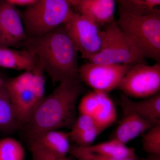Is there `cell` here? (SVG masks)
Returning <instances> with one entry per match:
<instances>
[{
	"label": "cell",
	"mask_w": 160,
	"mask_h": 160,
	"mask_svg": "<svg viewBox=\"0 0 160 160\" xmlns=\"http://www.w3.org/2000/svg\"><path fill=\"white\" fill-rule=\"evenodd\" d=\"M1 1H2V0H0V2H1Z\"/></svg>",
	"instance_id": "1f68e13d"
},
{
	"label": "cell",
	"mask_w": 160,
	"mask_h": 160,
	"mask_svg": "<svg viewBox=\"0 0 160 160\" xmlns=\"http://www.w3.org/2000/svg\"><path fill=\"white\" fill-rule=\"evenodd\" d=\"M101 93L92 91L85 95L78 106L79 114L89 115L93 117L99 105Z\"/></svg>",
	"instance_id": "44dd1931"
},
{
	"label": "cell",
	"mask_w": 160,
	"mask_h": 160,
	"mask_svg": "<svg viewBox=\"0 0 160 160\" xmlns=\"http://www.w3.org/2000/svg\"><path fill=\"white\" fill-rule=\"evenodd\" d=\"M69 133L60 130L45 132L29 140L30 150L47 152L61 157H66L71 146Z\"/></svg>",
	"instance_id": "8fae6325"
},
{
	"label": "cell",
	"mask_w": 160,
	"mask_h": 160,
	"mask_svg": "<svg viewBox=\"0 0 160 160\" xmlns=\"http://www.w3.org/2000/svg\"><path fill=\"white\" fill-rule=\"evenodd\" d=\"M102 44L97 53L88 59L101 64H130L144 63L145 58L137 47L120 28L116 21L106 25L101 31Z\"/></svg>",
	"instance_id": "8992f818"
},
{
	"label": "cell",
	"mask_w": 160,
	"mask_h": 160,
	"mask_svg": "<svg viewBox=\"0 0 160 160\" xmlns=\"http://www.w3.org/2000/svg\"><path fill=\"white\" fill-rule=\"evenodd\" d=\"M18 128L16 115L5 84L0 86V132L8 134Z\"/></svg>",
	"instance_id": "e0dca14e"
},
{
	"label": "cell",
	"mask_w": 160,
	"mask_h": 160,
	"mask_svg": "<svg viewBox=\"0 0 160 160\" xmlns=\"http://www.w3.org/2000/svg\"><path fill=\"white\" fill-rule=\"evenodd\" d=\"M84 88L79 78L64 80L44 97L23 127L28 141L45 132L70 128L77 118V105Z\"/></svg>",
	"instance_id": "6da1fadb"
},
{
	"label": "cell",
	"mask_w": 160,
	"mask_h": 160,
	"mask_svg": "<svg viewBox=\"0 0 160 160\" xmlns=\"http://www.w3.org/2000/svg\"><path fill=\"white\" fill-rule=\"evenodd\" d=\"M127 97L145 98L159 92L160 64L150 66L144 63L133 65L117 87Z\"/></svg>",
	"instance_id": "52a82bcc"
},
{
	"label": "cell",
	"mask_w": 160,
	"mask_h": 160,
	"mask_svg": "<svg viewBox=\"0 0 160 160\" xmlns=\"http://www.w3.org/2000/svg\"><path fill=\"white\" fill-rule=\"evenodd\" d=\"M73 7L69 0H36L21 12L27 37L42 36L65 25Z\"/></svg>",
	"instance_id": "5b68a950"
},
{
	"label": "cell",
	"mask_w": 160,
	"mask_h": 160,
	"mask_svg": "<svg viewBox=\"0 0 160 160\" xmlns=\"http://www.w3.org/2000/svg\"><path fill=\"white\" fill-rule=\"evenodd\" d=\"M6 81L3 79L0 76V86H4L6 84Z\"/></svg>",
	"instance_id": "f1b7e54d"
},
{
	"label": "cell",
	"mask_w": 160,
	"mask_h": 160,
	"mask_svg": "<svg viewBox=\"0 0 160 160\" xmlns=\"http://www.w3.org/2000/svg\"><path fill=\"white\" fill-rule=\"evenodd\" d=\"M32 160H70L66 157H61L47 152L39 150H31Z\"/></svg>",
	"instance_id": "484cf974"
},
{
	"label": "cell",
	"mask_w": 160,
	"mask_h": 160,
	"mask_svg": "<svg viewBox=\"0 0 160 160\" xmlns=\"http://www.w3.org/2000/svg\"><path fill=\"white\" fill-rule=\"evenodd\" d=\"M69 1L71 3L73 7H74V6L76 5L77 3H78V2L79 0H69Z\"/></svg>",
	"instance_id": "f546056e"
},
{
	"label": "cell",
	"mask_w": 160,
	"mask_h": 160,
	"mask_svg": "<svg viewBox=\"0 0 160 160\" xmlns=\"http://www.w3.org/2000/svg\"><path fill=\"white\" fill-rule=\"evenodd\" d=\"M120 6L152 10L160 5V0H128L119 2Z\"/></svg>",
	"instance_id": "d4e9b609"
},
{
	"label": "cell",
	"mask_w": 160,
	"mask_h": 160,
	"mask_svg": "<svg viewBox=\"0 0 160 160\" xmlns=\"http://www.w3.org/2000/svg\"><path fill=\"white\" fill-rule=\"evenodd\" d=\"M69 153L78 160H143L138 157L128 159H118L89 152L79 146H71Z\"/></svg>",
	"instance_id": "603a6c76"
},
{
	"label": "cell",
	"mask_w": 160,
	"mask_h": 160,
	"mask_svg": "<svg viewBox=\"0 0 160 160\" xmlns=\"http://www.w3.org/2000/svg\"><path fill=\"white\" fill-rule=\"evenodd\" d=\"M25 149L15 139L6 138L0 140V160H24Z\"/></svg>",
	"instance_id": "d6986e66"
},
{
	"label": "cell",
	"mask_w": 160,
	"mask_h": 160,
	"mask_svg": "<svg viewBox=\"0 0 160 160\" xmlns=\"http://www.w3.org/2000/svg\"><path fill=\"white\" fill-rule=\"evenodd\" d=\"M116 5L115 0H79L74 7L77 12L100 26L114 21Z\"/></svg>",
	"instance_id": "7c38bea8"
},
{
	"label": "cell",
	"mask_w": 160,
	"mask_h": 160,
	"mask_svg": "<svg viewBox=\"0 0 160 160\" xmlns=\"http://www.w3.org/2000/svg\"><path fill=\"white\" fill-rule=\"evenodd\" d=\"M118 25L143 56L160 63V11L120 6Z\"/></svg>",
	"instance_id": "3957f363"
},
{
	"label": "cell",
	"mask_w": 160,
	"mask_h": 160,
	"mask_svg": "<svg viewBox=\"0 0 160 160\" xmlns=\"http://www.w3.org/2000/svg\"><path fill=\"white\" fill-rule=\"evenodd\" d=\"M93 118L96 124L104 130L116 120V109L108 94L101 93L99 105Z\"/></svg>",
	"instance_id": "ac0fdd59"
},
{
	"label": "cell",
	"mask_w": 160,
	"mask_h": 160,
	"mask_svg": "<svg viewBox=\"0 0 160 160\" xmlns=\"http://www.w3.org/2000/svg\"><path fill=\"white\" fill-rule=\"evenodd\" d=\"M21 12L6 0L0 2V47L20 46L27 39Z\"/></svg>",
	"instance_id": "30bf717a"
},
{
	"label": "cell",
	"mask_w": 160,
	"mask_h": 160,
	"mask_svg": "<svg viewBox=\"0 0 160 160\" xmlns=\"http://www.w3.org/2000/svg\"><path fill=\"white\" fill-rule=\"evenodd\" d=\"M124 114V117L117 127L112 138L125 145L154 125L135 113L128 112Z\"/></svg>",
	"instance_id": "5bb4252c"
},
{
	"label": "cell",
	"mask_w": 160,
	"mask_h": 160,
	"mask_svg": "<svg viewBox=\"0 0 160 160\" xmlns=\"http://www.w3.org/2000/svg\"><path fill=\"white\" fill-rule=\"evenodd\" d=\"M20 46L33 52L53 85L79 78L78 52L64 25Z\"/></svg>",
	"instance_id": "7a4b0ae2"
},
{
	"label": "cell",
	"mask_w": 160,
	"mask_h": 160,
	"mask_svg": "<svg viewBox=\"0 0 160 160\" xmlns=\"http://www.w3.org/2000/svg\"><path fill=\"white\" fill-rule=\"evenodd\" d=\"M148 131L142 140L143 150L148 154L160 155V123Z\"/></svg>",
	"instance_id": "ffe728a7"
},
{
	"label": "cell",
	"mask_w": 160,
	"mask_h": 160,
	"mask_svg": "<svg viewBox=\"0 0 160 160\" xmlns=\"http://www.w3.org/2000/svg\"><path fill=\"white\" fill-rule=\"evenodd\" d=\"M121 105L124 113L132 112L149 121L153 125L160 123V94L132 101L127 96H122Z\"/></svg>",
	"instance_id": "4fadbf2b"
},
{
	"label": "cell",
	"mask_w": 160,
	"mask_h": 160,
	"mask_svg": "<svg viewBox=\"0 0 160 160\" xmlns=\"http://www.w3.org/2000/svg\"><path fill=\"white\" fill-rule=\"evenodd\" d=\"M94 118L91 116L79 114L75 121L69 132L70 139L83 132L86 131L95 125Z\"/></svg>",
	"instance_id": "cb8c5ba5"
},
{
	"label": "cell",
	"mask_w": 160,
	"mask_h": 160,
	"mask_svg": "<svg viewBox=\"0 0 160 160\" xmlns=\"http://www.w3.org/2000/svg\"><path fill=\"white\" fill-rule=\"evenodd\" d=\"M102 127L95 124L89 129L81 132L70 138L80 147H86L90 146L98 136L104 131Z\"/></svg>",
	"instance_id": "7402d4cb"
},
{
	"label": "cell",
	"mask_w": 160,
	"mask_h": 160,
	"mask_svg": "<svg viewBox=\"0 0 160 160\" xmlns=\"http://www.w3.org/2000/svg\"><path fill=\"white\" fill-rule=\"evenodd\" d=\"M143 160H160V155L149 154L146 158Z\"/></svg>",
	"instance_id": "83f0119b"
},
{
	"label": "cell",
	"mask_w": 160,
	"mask_h": 160,
	"mask_svg": "<svg viewBox=\"0 0 160 160\" xmlns=\"http://www.w3.org/2000/svg\"><path fill=\"white\" fill-rule=\"evenodd\" d=\"M127 1V0H118L119 2H125V1Z\"/></svg>",
	"instance_id": "4dcf8cb0"
},
{
	"label": "cell",
	"mask_w": 160,
	"mask_h": 160,
	"mask_svg": "<svg viewBox=\"0 0 160 160\" xmlns=\"http://www.w3.org/2000/svg\"><path fill=\"white\" fill-rule=\"evenodd\" d=\"M80 147L89 152L115 158L128 159L138 157L133 148L127 147L126 145L113 138L96 145Z\"/></svg>",
	"instance_id": "2e32d148"
},
{
	"label": "cell",
	"mask_w": 160,
	"mask_h": 160,
	"mask_svg": "<svg viewBox=\"0 0 160 160\" xmlns=\"http://www.w3.org/2000/svg\"><path fill=\"white\" fill-rule=\"evenodd\" d=\"M14 6H28L34 2L36 0H6Z\"/></svg>",
	"instance_id": "4316f807"
},
{
	"label": "cell",
	"mask_w": 160,
	"mask_h": 160,
	"mask_svg": "<svg viewBox=\"0 0 160 160\" xmlns=\"http://www.w3.org/2000/svg\"><path fill=\"white\" fill-rule=\"evenodd\" d=\"M133 65L89 62L79 67L78 76L93 91L108 94L117 88L121 80Z\"/></svg>",
	"instance_id": "9c48e42d"
},
{
	"label": "cell",
	"mask_w": 160,
	"mask_h": 160,
	"mask_svg": "<svg viewBox=\"0 0 160 160\" xmlns=\"http://www.w3.org/2000/svg\"><path fill=\"white\" fill-rule=\"evenodd\" d=\"M45 73L39 63L32 70L24 71L6 82L19 128L28 122L45 97Z\"/></svg>",
	"instance_id": "277c9868"
},
{
	"label": "cell",
	"mask_w": 160,
	"mask_h": 160,
	"mask_svg": "<svg viewBox=\"0 0 160 160\" xmlns=\"http://www.w3.org/2000/svg\"><path fill=\"white\" fill-rule=\"evenodd\" d=\"M64 26L82 58L89 59L99 51L102 33L93 21L74 11Z\"/></svg>",
	"instance_id": "ba28073f"
},
{
	"label": "cell",
	"mask_w": 160,
	"mask_h": 160,
	"mask_svg": "<svg viewBox=\"0 0 160 160\" xmlns=\"http://www.w3.org/2000/svg\"><path fill=\"white\" fill-rule=\"evenodd\" d=\"M38 64L37 58L30 50L0 47V67L26 71L32 70Z\"/></svg>",
	"instance_id": "9a60e30c"
}]
</instances>
